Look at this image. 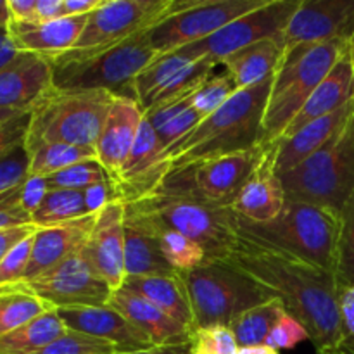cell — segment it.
I'll use <instances>...</instances> for the list:
<instances>
[{"mask_svg":"<svg viewBox=\"0 0 354 354\" xmlns=\"http://www.w3.org/2000/svg\"><path fill=\"white\" fill-rule=\"evenodd\" d=\"M339 306L342 324V342L339 353L354 354V287L339 292Z\"/></svg>","mask_w":354,"mask_h":354,"instance_id":"cell-45","label":"cell"},{"mask_svg":"<svg viewBox=\"0 0 354 354\" xmlns=\"http://www.w3.org/2000/svg\"><path fill=\"white\" fill-rule=\"evenodd\" d=\"M124 266H127V279L176 273L162 258L151 228L127 204H124Z\"/></svg>","mask_w":354,"mask_h":354,"instance_id":"cell-27","label":"cell"},{"mask_svg":"<svg viewBox=\"0 0 354 354\" xmlns=\"http://www.w3.org/2000/svg\"><path fill=\"white\" fill-rule=\"evenodd\" d=\"M10 12V23L30 24L33 21L37 0H7Z\"/></svg>","mask_w":354,"mask_h":354,"instance_id":"cell-48","label":"cell"},{"mask_svg":"<svg viewBox=\"0 0 354 354\" xmlns=\"http://www.w3.org/2000/svg\"><path fill=\"white\" fill-rule=\"evenodd\" d=\"M35 235V234H33ZM33 235L17 242L0 261V289L17 286L24 280L33 249Z\"/></svg>","mask_w":354,"mask_h":354,"instance_id":"cell-42","label":"cell"},{"mask_svg":"<svg viewBox=\"0 0 354 354\" xmlns=\"http://www.w3.org/2000/svg\"><path fill=\"white\" fill-rule=\"evenodd\" d=\"M120 353L113 344L80 332L68 330L62 337L35 354H114Z\"/></svg>","mask_w":354,"mask_h":354,"instance_id":"cell-41","label":"cell"},{"mask_svg":"<svg viewBox=\"0 0 354 354\" xmlns=\"http://www.w3.org/2000/svg\"><path fill=\"white\" fill-rule=\"evenodd\" d=\"M266 147L220 156L196 162L166 176L158 192L176 194L216 207H228L261 161Z\"/></svg>","mask_w":354,"mask_h":354,"instance_id":"cell-11","label":"cell"},{"mask_svg":"<svg viewBox=\"0 0 354 354\" xmlns=\"http://www.w3.org/2000/svg\"><path fill=\"white\" fill-rule=\"evenodd\" d=\"M86 21L88 16H66L45 24L10 23L9 31L17 50L50 59L75 48Z\"/></svg>","mask_w":354,"mask_h":354,"instance_id":"cell-25","label":"cell"},{"mask_svg":"<svg viewBox=\"0 0 354 354\" xmlns=\"http://www.w3.org/2000/svg\"><path fill=\"white\" fill-rule=\"evenodd\" d=\"M57 311L68 330L109 342L120 353L144 351V349L154 348L142 332H138L123 315H120L111 306L69 308V310Z\"/></svg>","mask_w":354,"mask_h":354,"instance_id":"cell-22","label":"cell"},{"mask_svg":"<svg viewBox=\"0 0 354 354\" xmlns=\"http://www.w3.org/2000/svg\"><path fill=\"white\" fill-rule=\"evenodd\" d=\"M23 286L54 310L107 306L113 296V289L93 270L83 249Z\"/></svg>","mask_w":354,"mask_h":354,"instance_id":"cell-14","label":"cell"},{"mask_svg":"<svg viewBox=\"0 0 354 354\" xmlns=\"http://www.w3.org/2000/svg\"><path fill=\"white\" fill-rule=\"evenodd\" d=\"M354 114V99L346 104L341 109L334 111L332 114H327L324 118L311 121L306 127L301 128L289 138L277 142L275 144V169L279 175L290 171L306 161L310 156L320 151L346 123L353 118Z\"/></svg>","mask_w":354,"mask_h":354,"instance_id":"cell-24","label":"cell"},{"mask_svg":"<svg viewBox=\"0 0 354 354\" xmlns=\"http://www.w3.org/2000/svg\"><path fill=\"white\" fill-rule=\"evenodd\" d=\"M30 176L47 178L54 173L80 165L83 161L97 159L93 147L71 144H47L30 152Z\"/></svg>","mask_w":354,"mask_h":354,"instance_id":"cell-36","label":"cell"},{"mask_svg":"<svg viewBox=\"0 0 354 354\" xmlns=\"http://www.w3.org/2000/svg\"><path fill=\"white\" fill-rule=\"evenodd\" d=\"M318 354V353H317ZM327 354H341V353H327Z\"/></svg>","mask_w":354,"mask_h":354,"instance_id":"cell-57","label":"cell"},{"mask_svg":"<svg viewBox=\"0 0 354 354\" xmlns=\"http://www.w3.org/2000/svg\"><path fill=\"white\" fill-rule=\"evenodd\" d=\"M68 332L57 310H50L0 337V354H35Z\"/></svg>","mask_w":354,"mask_h":354,"instance_id":"cell-31","label":"cell"},{"mask_svg":"<svg viewBox=\"0 0 354 354\" xmlns=\"http://www.w3.org/2000/svg\"><path fill=\"white\" fill-rule=\"evenodd\" d=\"M107 306L123 315L138 332H142L151 341L154 348H175V346L189 348L192 330L173 320L169 315L154 306L151 301L138 296L128 287L123 286L113 290V296H111Z\"/></svg>","mask_w":354,"mask_h":354,"instance_id":"cell-21","label":"cell"},{"mask_svg":"<svg viewBox=\"0 0 354 354\" xmlns=\"http://www.w3.org/2000/svg\"><path fill=\"white\" fill-rule=\"evenodd\" d=\"M196 0H106L92 12L71 54L107 50L142 31H149L171 14L183 12Z\"/></svg>","mask_w":354,"mask_h":354,"instance_id":"cell-10","label":"cell"},{"mask_svg":"<svg viewBox=\"0 0 354 354\" xmlns=\"http://www.w3.org/2000/svg\"><path fill=\"white\" fill-rule=\"evenodd\" d=\"M38 228L35 225H23V227H14V228H3L0 230V261H2L3 256L17 244L23 239L30 237L37 232Z\"/></svg>","mask_w":354,"mask_h":354,"instance_id":"cell-47","label":"cell"},{"mask_svg":"<svg viewBox=\"0 0 354 354\" xmlns=\"http://www.w3.org/2000/svg\"><path fill=\"white\" fill-rule=\"evenodd\" d=\"M31 223V214L23 207H0V230Z\"/></svg>","mask_w":354,"mask_h":354,"instance_id":"cell-49","label":"cell"},{"mask_svg":"<svg viewBox=\"0 0 354 354\" xmlns=\"http://www.w3.org/2000/svg\"><path fill=\"white\" fill-rule=\"evenodd\" d=\"M47 190H86L93 185L107 182L102 166L97 159L83 161L62 171L44 178Z\"/></svg>","mask_w":354,"mask_h":354,"instance_id":"cell-38","label":"cell"},{"mask_svg":"<svg viewBox=\"0 0 354 354\" xmlns=\"http://www.w3.org/2000/svg\"><path fill=\"white\" fill-rule=\"evenodd\" d=\"M266 0H196L183 12L171 14L147 31L158 57L204 40L228 23L261 7Z\"/></svg>","mask_w":354,"mask_h":354,"instance_id":"cell-13","label":"cell"},{"mask_svg":"<svg viewBox=\"0 0 354 354\" xmlns=\"http://www.w3.org/2000/svg\"><path fill=\"white\" fill-rule=\"evenodd\" d=\"M353 33L354 0H301L280 37V44L287 50L296 45L349 41Z\"/></svg>","mask_w":354,"mask_h":354,"instance_id":"cell-16","label":"cell"},{"mask_svg":"<svg viewBox=\"0 0 354 354\" xmlns=\"http://www.w3.org/2000/svg\"><path fill=\"white\" fill-rule=\"evenodd\" d=\"M348 54H349V57H351V62H353V66H354V33H353V37L349 38Z\"/></svg>","mask_w":354,"mask_h":354,"instance_id":"cell-56","label":"cell"},{"mask_svg":"<svg viewBox=\"0 0 354 354\" xmlns=\"http://www.w3.org/2000/svg\"><path fill=\"white\" fill-rule=\"evenodd\" d=\"M348 40H334L287 48L270 90L259 145L272 147L282 138L315 88L348 54Z\"/></svg>","mask_w":354,"mask_h":354,"instance_id":"cell-3","label":"cell"},{"mask_svg":"<svg viewBox=\"0 0 354 354\" xmlns=\"http://www.w3.org/2000/svg\"><path fill=\"white\" fill-rule=\"evenodd\" d=\"M90 214L85 190H47L31 213V225L37 228L61 227Z\"/></svg>","mask_w":354,"mask_h":354,"instance_id":"cell-33","label":"cell"},{"mask_svg":"<svg viewBox=\"0 0 354 354\" xmlns=\"http://www.w3.org/2000/svg\"><path fill=\"white\" fill-rule=\"evenodd\" d=\"M144 114L154 128L165 151L190 133L203 121V116L194 109L192 95L182 100L159 104L145 111Z\"/></svg>","mask_w":354,"mask_h":354,"instance_id":"cell-32","label":"cell"},{"mask_svg":"<svg viewBox=\"0 0 354 354\" xmlns=\"http://www.w3.org/2000/svg\"><path fill=\"white\" fill-rule=\"evenodd\" d=\"M354 99V66L349 54H346L337 64L334 66L330 73L324 78V82L315 88L310 99L303 106V109L297 113L292 123L287 127L286 133L280 140L289 138L301 128L306 127L311 121L332 114L334 111L341 109L346 104ZM279 140V142H280Z\"/></svg>","mask_w":354,"mask_h":354,"instance_id":"cell-26","label":"cell"},{"mask_svg":"<svg viewBox=\"0 0 354 354\" xmlns=\"http://www.w3.org/2000/svg\"><path fill=\"white\" fill-rule=\"evenodd\" d=\"M241 346L228 325H206L190 332L189 354H237Z\"/></svg>","mask_w":354,"mask_h":354,"instance_id":"cell-39","label":"cell"},{"mask_svg":"<svg viewBox=\"0 0 354 354\" xmlns=\"http://www.w3.org/2000/svg\"><path fill=\"white\" fill-rule=\"evenodd\" d=\"M221 263L258 283L310 334L318 354L339 353L342 342L339 289L334 273L292 258L241 235L239 244Z\"/></svg>","mask_w":354,"mask_h":354,"instance_id":"cell-1","label":"cell"},{"mask_svg":"<svg viewBox=\"0 0 354 354\" xmlns=\"http://www.w3.org/2000/svg\"><path fill=\"white\" fill-rule=\"evenodd\" d=\"M299 3L301 0H266L261 7L237 17L211 37L178 48L175 52L190 61L207 59V61H214L216 64H220L228 55L235 54L256 41L266 40V38H279L280 40L287 23L294 16Z\"/></svg>","mask_w":354,"mask_h":354,"instance_id":"cell-12","label":"cell"},{"mask_svg":"<svg viewBox=\"0 0 354 354\" xmlns=\"http://www.w3.org/2000/svg\"><path fill=\"white\" fill-rule=\"evenodd\" d=\"M114 354H189V348H185V346H175V348H152V349H144V351L114 353Z\"/></svg>","mask_w":354,"mask_h":354,"instance_id":"cell-52","label":"cell"},{"mask_svg":"<svg viewBox=\"0 0 354 354\" xmlns=\"http://www.w3.org/2000/svg\"><path fill=\"white\" fill-rule=\"evenodd\" d=\"M30 127V111L21 113L0 124V161L12 154L16 149L23 147L26 142Z\"/></svg>","mask_w":354,"mask_h":354,"instance_id":"cell-44","label":"cell"},{"mask_svg":"<svg viewBox=\"0 0 354 354\" xmlns=\"http://www.w3.org/2000/svg\"><path fill=\"white\" fill-rule=\"evenodd\" d=\"M303 341H310V334L296 318H292L286 311L277 322L275 327L272 328L265 344L277 351H282V349H294Z\"/></svg>","mask_w":354,"mask_h":354,"instance_id":"cell-43","label":"cell"},{"mask_svg":"<svg viewBox=\"0 0 354 354\" xmlns=\"http://www.w3.org/2000/svg\"><path fill=\"white\" fill-rule=\"evenodd\" d=\"M169 175V162L154 128L147 118L140 124L130 156L121 169L120 180L113 187L114 201L137 203L158 192Z\"/></svg>","mask_w":354,"mask_h":354,"instance_id":"cell-15","label":"cell"},{"mask_svg":"<svg viewBox=\"0 0 354 354\" xmlns=\"http://www.w3.org/2000/svg\"><path fill=\"white\" fill-rule=\"evenodd\" d=\"M287 203L282 180L275 169V145L266 147L261 161L232 203L230 211L248 223H272Z\"/></svg>","mask_w":354,"mask_h":354,"instance_id":"cell-18","label":"cell"},{"mask_svg":"<svg viewBox=\"0 0 354 354\" xmlns=\"http://www.w3.org/2000/svg\"><path fill=\"white\" fill-rule=\"evenodd\" d=\"M114 95L107 90L62 92L52 88L30 111L26 152L47 144L97 147Z\"/></svg>","mask_w":354,"mask_h":354,"instance_id":"cell-5","label":"cell"},{"mask_svg":"<svg viewBox=\"0 0 354 354\" xmlns=\"http://www.w3.org/2000/svg\"><path fill=\"white\" fill-rule=\"evenodd\" d=\"M50 310L54 308L30 292L23 283L2 287L0 289V337L10 334Z\"/></svg>","mask_w":354,"mask_h":354,"instance_id":"cell-34","label":"cell"},{"mask_svg":"<svg viewBox=\"0 0 354 354\" xmlns=\"http://www.w3.org/2000/svg\"><path fill=\"white\" fill-rule=\"evenodd\" d=\"M66 17L64 0H37L33 21L30 24H45Z\"/></svg>","mask_w":354,"mask_h":354,"instance_id":"cell-46","label":"cell"},{"mask_svg":"<svg viewBox=\"0 0 354 354\" xmlns=\"http://www.w3.org/2000/svg\"><path fill=\"white\" fill-rule=\"evenodd\" d=\"M10 12H9V3L7 0H0V28H9L10 26Z\"/></svg>","mask_w":354,"mask_h":354,"instance_id":"cell-54","label":"cell"},{"mask_svg":"<svg viewBox=\"0 0 354 354\" xmlns=\"http://www.w3.org/2000/svg\"><path fill=\"white\" fill-rule=\"evenodd\" d=\"M337 252H335V282L339 292L354 287V192L339 214Z\"/></svg>","mask_w":354,"mask_h":354,"instance_id":"cell-37","label":"cell"},{"mask_svg":"<svg viewBox=\"0 0 354 354\" xmlns=\"http://www.w3.org/2000/svg\"><path fill=\"white\" fill-rule=\"evenodd\" d=\"M237 92V85H235L228 73L223 71L221 75H211L192 93V106L204 120L206 116L213 114L214 111L220 109Z\"/></svg>","mask_w":354,"mask_h":354,"instance_id":"cell-40","label":"cell"},{"mask_svg":"<svg viewBox=\"0 0 354 354\" xmlns=\"http://www.w3.org/2000/svg\"><path fill=\"white\" fill-rule=\"evenodd\" d=\"M52 88L48 59L31 52H19L0 69V109L31 111Z\"/></svg>","mask_w":354,"mask_h":354,"instance_id":"cell-20","label":"cell"},{"mask_svg":"<svg viewBox=\"0 0 354 354\" xmlns=\"http://www.w3.org/2000/svg\"><path fill=\"white\" fill-rule=\"evenodd\" d=\"M83 252L100 279L113 290L127 280L124 266V204L111 201L97 213L88 242Z\"/></svg>","mask_w":354,"mask_h":354,"instance_id":"cell-17","label":"cell"},{"mask_svg":"<svg viewBox=\"0 0 354 354\" xmlns=\"http://www.w3.org/2000/svg\"><path fill=\"white\" fill-rule=\"evenodd\" d=\"M144 116L137 100L116 95L95 147L97 161L102 166L111 189L120 180L121 169L130 156Z\"/></svg>","mask_w":354,"mask_h":354,"instance_id":"cell-19","label":"cell"},{"mask_svg":"<svg viewBox=\"0 0 354 354\" xmlns=\"http://www.w3.org/2000/svg\"><path fill=\"white\" fill-rule=\"evenodd\" d=\"M154 59L158 54L149 41L147 31H142L107 50L95 54L64 52L48 62L55 90H107L114 95H123V88H130L131 95V83Z\"/></svg>","mask_w":354,"mask_h":354,"instance_id":"cell-6","label":"cell"},{"mask_svg":"<svg viewBox=\"0 0 354 354\" xmlns=\"http://www.w3.org/2000/svg\"><path fill=\"white\" fill-rule=\"evenodd\" d=\"M273 78L252 88L239 90L220 109L173 144L166 151L169 175L196 162L258 147Z\"/></svg>","mask_w":354,"mask_h":354,"instance_id":"cell-2","label":"cell"},{"mask_svg":"<svg viewBox=\"0 0 354 354\" xmlns=\"http://www.w3.org/2000/svg\"><path fill=\"white\" fill-rule=\"evenodd\" d=\"M127 206L130 207L131 211H135V213L145 221V225L151 228L156 241H158L159 251H161L162 258L166 259V263H168L176 273L192 272V270L201 268V266L209 263L206 251H204L203 245L197 244L196 241L178 234V232L173 230V228H168L165 227V225L158 223V221H154L152 218L145 216V214H142L140 211L135 209L130 204H127Z\"/></svg>","mask_w":354,"mask_h":354,"instance_id":"cell-30","label":"cell"},{"mask_svg":"<svg viewBox=\"0 0 354 354\" xmlns=\"http://www.w3.org/2000/svg\"><path fill=\"white\" fill-rule=\"evenodd\" d=\"M180 275L192 304L196 327L228 325L244 311L272 299L258 283L221 261Z\"/></svg>","mask_w":354,"mask_h":354,"instance_id":"cell-9","label":"cell"},{"mask_svg":"<svg viewBox=\"0 0 354 354\" xmlns=\"http://www.w3.org/2000/svg\"><path fill=\"white\" fill-rule=\"evenodd\" d=\"M283 313H286V308H283L282 301L272 297V299L235 317L228 324V327L232 328L241 348L265 344L266 337Z\"/></svg>","mask_w":354,"mask_h":354,"instance_id":"cell-35","label":"cell"},{"mask_svg":"<svg viewBox=\"0 0 354 354\" xmlns=\"http://www.w3.org/2000/svg\"><path fill=\"white\" fill-rule=\"evenodd\" d=\"M124 287L137 292L138 296L151 301L154 306L165 311L166 315L182 324L189 330L196 328L192 304L187 294L185 282L180 273L171 275H152V277H130L124 280Z\"/></svg>","mask_w":354,"mask_h":354,"instance_id":"cell-29","label":"cell"},{"mask_svg":"<svg viewBox=\"0 0 354 354\" xmlns=\"http://www.w3.org/2000/svg\"><path fill=\"white\" fill-rule=\"evenodd\" d=\"M106 0H64L66 16H90L104 6Z\"/></svg>","mask_w":354,"mask_h":354,"instance_id":"cell-50","label":"cell"},{"mask_svg":"<svg viewBox=\"0 0 354 354\" xmlns=\"http://www.w3.org/2000/svg\"><path fill=\"white\" fill-rule=\"evenodd\" d=\"M21 113H26V111H7V109H0V124L3 123V121L10 120V118L17 116V114Z\"/></svg>","mask_w":354,"mask_h":354,"instance_id":"cell-55","label":"cell"},{"mask_svg":"<svg viewBox=\"0 0 354 354\" xmlns=\"http://www.w3.org/2000/svg\"><path fill=\"white\" fill-rule=\"evenodd\" d=\"M286 55V47L279 38L256 41L220 62L225 73L230 75L237 90H248L273 78Z\"/></svg>","mask_w":354,"mask_h":354,"instance_id":"cell-28","label":"cell"},{"mask_svg":"<svg viewBox=\"0 0 354 354\" xmlns=\"http://www.w3.org/2000/svg\"><path fill=\"white\" fill-rule=\"evenodd\" d=\"M237 354H280L277 349L270 348L266 344H258V346H245V348L239 349Z\"/></svg>","mask_w":354,"mask_h":354,"instance_id":"cell-53","label":"cell"},{"mask_svg":"<svg viewBox=\"0 0 354 354\" xmlns=\"http://www.w3.org/2000/svg\"><path fill=\"white\" fill-rule=\"evenodd\" d=\"M17 54L19 50L14 45L9 28H0V69L6 68Z\"/></svg>","mask_w":354,"mask_h":354,"instance_id":"cell-51","label":"cell"},{"mask_svg":"<svg viewBox=\"0 0 354 354\" xmlns=\"http://www.w3.org/2000/svg\"><path fill=\"white\" fill-rule=\"evenodd\" d=\"M279 176L287 199L341 214L354 192V114L320 151Z\"/></svg>","mask_w":354,"mask_h":354,"instance_id":"cell-7","label":"cell"},{"mask_svg":"<svg viewBox=\"0 0 354 354\" xmlns=\"http://www.w3.org/2000/svg\"><path fill=\"white\" fill-rule=\"evenodd\" d=\"M97 214L75 220L71 223L52 228H38L33 235V249L26 275L21 283H28L47 273L59 263L85 249Z\"/></svg>","mask_w":354,"mask_h":354,"instance_id":"cell-23","label":"cell"},{"mask_svg":"<svg viewBox=\"0 0 354 354\" xmlns=\"http://www.w3.org/2000/svg\"><path fill=\"white\" fill-rule=\"evenodd\" d=\"M339 223L335 211L290 199L272 223L254 225L237 218L241 235L330 273L335 272Z\"/></svg>","mask_w":354,"mask_h":354,"instance_id":"cell-4","label":"cell"},{"mask_svg":"<svg viewBox=\"0 0 354 354\" xmlns=\"http://www.w3.org/2000/svg\"><path fill=\"white\" fill-rule=\"evenodd\" d=\"M135 209L203 245L209 263L223 261L239 244L237 216L228 207H216L176 194L156 192L130 203Z\"/></svg>","mask_w":354,"mask_h":354,"instance_id":"cell-8","label":"cell"}]
</instances>
